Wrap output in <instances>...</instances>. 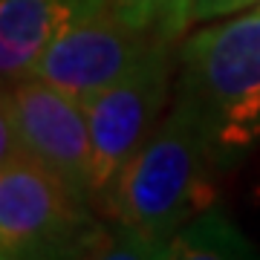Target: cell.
Masks as SVG:
<instances>
[{
  "label": "cell",
  "mask_w": 260,
  "mask_h": 260,
  "mask_svg": "<svg viewBox=\"0 0 260 260\" xmlns=\"http://www.w3.org/2000/svg\"><path fill=\"white\" fill-rule=\"evenodd\" d=\"M159 41V35L133 26L104 6L67 26L44 49L32 75L87 102L130 73Z\"/></svg>",
  "instance_id": "obj_6"
},
{
  "label": "cell",
  "mask_w": 260,
  "mask_h": 260,
  "mask_svg": "<svg viewBox=\"0 0 260 260\" xmlns=\"http://www.w3.org/2000/svg\"><path fill=\"white\" fill-rule=\"evenodd\" d=\"M171 41H159L119 81L84 102L93 142V191L110 194L119 174L159 124L171 93Z\"/></svg>",
  "instance_id": "obj_4"
},
{
  "label": "cell",
  "mask_w": 260,
  "mask_h": 260,
  "mask_svg": "<svg viewBox=\"0 0 260 260\" xmlns=\"http://www.w3.org/2000/svg\"><path fill=\"white\" fill-rule=\"evenodd\" d=\"M107 9L139 29H148L162 41H177L191 23L194 0H104Z\"/></svg>",
  "instance_id": "obj_9"
},
{
  "label": "cell",
  "mask_w": 260,
  "mask_h": 260,
  "mask_svg": "<svg viewBox=\"0 0 260 260\" xmlns=\"http://www.w3.org/2000/svg\"><path fill=\"white\" fill-rule=\"evenodd\" d=\"M3 110L20 133L29 156L58 174L81 200H93V142L84 102L52 87L49 81L26 75L3 90Z\"/></svg>",
  "instance_id": "obj_5"
},
{
  "label": "cell",
  "mask_w": 260,
  "mask_h": 260,
  "mask_svg": "<svg viewBox=\"0 0 260 260\" xmlns=\"http://www.w3.org/2000/svg\"><path fill=\"white\" fill-rule=\"evenodd\" d=\"M214 165L232 168L260 142V6L197 29L179 47V84Z\"/></svg>",
  "instance_id": "obj_2"
},
{
  "label": "cell",
  "mask_w": 260,
  "mask_h": 260,
  "mask_svg": "<svg viewBox=\"0 0 260 260\" xmlns=\"http://www.w3.org/2000/svg\"><path fill=\"white\" fill-rule=\"evenodd\" d=\"M208 165H214L194 107L177 95L139 153L110 188V208L121 240L107 257H162L165 243L211 205Z\"/></svg>",
  "instance_id": "obj_1"
},
{
  "label": "cell",
  "mask_w": 260,
  "mask_h": 260,
  "mask_svg": "<svg viewBox=\"0 0 260 260\" xmlns=\"http://www.w3.org/2000/svg\"><path fill=\"white\" fill-rule=\"evenodd\" d=\"M254 3H260V0H194L191 3V23H211V20L251 9Z\"/></svg>",
  "instance_id": "obj_10"
},
{
  "label": "cell",
  "mask_w": 260,
  "mask_h": 260,
  "mask_svg": "<svg viewBox=\"0 0 260 260\" xmlns=\"http://www.w3.org/2000/svg\"><path fill=\"white\" fill-rule=\"evenodd\" d=\"M104 0H0V73L3 84L32 75L38 58L67 26L104 9Z\"/></svg>",
  "instance_id": "obj_7"
},
{
  "label": "cell",
  "mask_w": 260,
  "mask_h": 260,
  "mask_svg": "<svg viewBox=\"0 0 260 260\" xmlns=\"http://www.w3.org/2000/svg\"><path fill=\"white\" fill-rule=\"evenodd\" d=\"M87 200L29 153L0 162V257L78 254L95 237Z\"/></svg>",
  "instance_id": "obj_3"
},
{
  "label": "cell",
  "mask_w": 260,
  "mask_h": 260,
  "mask_svg": "<svg viewBox=\"0 0 260 260\" xmlns=\"http://www.w3.org/2000/svg\"><path fill=\"white\" fill-rule=\"evenodd\" d=\"M162 257L174 260H234V257H257V251L237 225L217 208H205L191 217L174 237L165 243Z\"/></svg>",
  "instance_id": "obj_8"
}]
</instances>
